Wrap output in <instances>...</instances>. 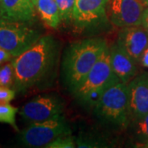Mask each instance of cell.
Segmentation results:
<instances>
[{
    "instance_id": "23",
    "label": "cell",
    "mask_w": 148,
    "mask_h": 148,
    "mask_svg": "<svg viewBox=\"0 0 148 148\" xmlns=\"http://www.w3.org/2000/svg\"><path fill=\"white\" fill-rule=\"evenodd\" d=\"M140 63L142 64V65H143V67L147 68L148 69V47L144 50L143 55H142V57H141Z\"/></svg>"
},
{
    "instance_id": "24",
    "label": "cell",
    "mask_w": 148,
    "mask_h": 148,
    "mask_svg": "<svg viewBox=\"0 0 148 148\" xmlns=\"http://www.w3.org/2000/svg\"><path fill=\"white\" fill-rule=\"evenodd\" d=\"M142 2L144 3V5L146 6V7H148V0H142Z\"/></svg>"
},
{
    "instance_id": "12",
    "label": "cell",
    "mask_w": 148,
    "mask_h": 148,
    "mask_svg": "<svg viewBox=\"0 0 148 148\" xmlns=\"http://www.w3.org/2000/svg\"><path fill=\"white\" fill-rule=\"evenodd\" d=\"M0 16L30 24L37 21L36 6L32 0H0Z\"/></svg>"
},
{
    "instance_id": "7",
    "label": "cell",
    "mask_w": 148,
    "mask_h": 148,
    "mask_svg": "<svg viewBox=\"0 0 148 148\" xmlns=\"http://www.w3.org/2000/svg\"><path fill=\"white\" fill-rule=\"evenodd\" d=\"M109 0H76L73 23L78 32H91L105 27L109 21Z\"/></svg>"
},
{
    "instance_id": "2",
    "label": "cell",
    "mask_w": 148,
    "mask_h": 148,
    "mask_svg": "<svg viewBox=\"0 0 148 148\" xmlns=\"http://www.w3.org/2000/svg\"><path fill=\"white\" fill-rule=\"evenodd\" d=\"M108 48L100 37L88 38L70 45L62 61V73L65 86L73 94L83 82L102 53Z\"/></svg>"
},
{
    "instance_id": "25",
    "label": "cell",
    "mask_w": 148,
    "mask_h": 148,
    "mask_svg": "<svg viewBox=\"0 0 148 148\" xmlns=\"http://www.w3.org/2000/svg\"><path fill=\"white\" fill-rule=\"evenodd\" d=\"M32 3H34V4H35V6L36 5L37 1H38V0H32Z\"/></svg>"
},
{
    "instance_id": "18",
    "label": "cell",
    "mask_w": 148,
    "mask_h": 148,
    "mask_svg": "<svg viewBox=\"0 0 148 148\" xmlns=\"http://www.w3.org/2000/svg\"><path fill=\"white\" fill-rule=\"evenodd\" d=\"M133 132L141 141L148 142V114L133 119Z\"/></svg>"
},
{
    "instance_id": "4",
    "label": "cell",
    "mask_w": 148,
    "mask_h": 148,
    "mask_svg": "<svg viewBox=\"0 0 148 148\" xmlns=\"http://www.w3.org/2000/svg\"><path fill=\"white\" fill-rule=\"evenodd\" d=\"M119 81L111 67L110 49L108 47L83 82L74 92V97L82 106L94 109L102 94L110 86Z\"/></svg>"
},
{
    "instance_id": "8",
    "label": "cell",
    "mask_w": 148,
    "mask_h": 148,
    "mask_svg": "<svg viewBox=\"0 0 148 148\" xmlns=\"http://www.w3.org/2000/svg\"><path fill=\"white\" fill-rule=\"evenodd\" d=\"M64 102L53 95H39L22 106L19 114L30 123L51 119L63 115Z\"/></svg>"
},
{
    "instance_id": "6",
    "label": "cell",
    "mask_w": 148,
    "mask_h": 148,
    "mask_svg": "<svg viewBox=\"0 0 148 148\" xmlns=\"http://www.w3.org/2000/svg\"><path fill=\"white\" fill-rule=\"evenodd\" d=\"M72 134V130L64 115L45 121L32 123L19 131L18 141L27 147H45L56 138Z\"/></svg>"
},
{
    "instance_id": "9",
    "label": "cell",
    "mask_w": 148,
    "mask_h": 148,
    "mask_svg": "<svg viewBox=\"0 0 148 148\" xmlns=\"http://www.w3.org/2000/svg\"><path fill=\"white\" fill-rule=\"evenodd\" d=\"M145 9L142 0H109L107 13L114 26L123 28L142 26Z\"/></svg>"
},
{
    "instance_id": "22",
    "label": "cell",
    "mask_w": 148,
    "mask_h": 148,
    "mask_svg": "<svg viewBox=\"0 0 148 148\" xmlns=\"http://www.w3.org/2000/svg\"><path fill=\"white\" fill-rule=\"evenodd\" d=\"M142 27L148 33V7L146 8V9L143 12V21H142Z\"/></svg>"
},
{
    "instance_id": "11",
    "label": "cell",
    "mask_w": 148,
    "mask_h": 148,
    "mask_svg": "<svg viewBox=\"0 0 148 148\" xmlns=\"http://www.w3.org/2000/svg\"><path fill=\"white\" fill-rule=\"evenodd\" d=\"M137 63L148 47V33L142 26L122 28L116 41Z\"/></svg>"
},
{
    "instance_id": "5",
    "label": "cell",
    "mask_w": 148,
    "mask_h": 148,
    "mask_svg": "<svg viewBox=\"0 0 148 148\" xmlns=\"http://www.w3.org/2000/svg\"><path fill=\"white\" fill-rule=\"evenodd\" d=\"M40 37L41 33L34 27V24L0 16V47L12 57H16L32 47Z\"/></svg>"
},
{
    "instance_id": "16",
    "label": "cell",
    "mask_w": 148,
    "mask_h": 148,
    "mask_svg": "<svg viewBox=\"0 0 148 148\" xmlns=\"http://www.w3.org/2000/svg\"><path fill=\"white\" fill-rule=\"evenodd\" d=\"M18 109L13 107L10 104H0V123H4L11 125L16 131L19 129L16 123V114Z\"/></svg>"
},
{
    "instance_id": "21",
    "label": "cell",
    "mask_w": 148,
    "mask_h": 148,
    "mask_svg": "<svg viewBox=\"0 0 148 148\" xmlns=\"http://www.w3.org/2000/svg\"><path fill=\"white\" fill-rule=\"evenodd\" d=\"M12 57V55L10 53H8L4 49L0 47V66L7 61L10 60Z\"/></svg>"
},
{
    "instance_id": "19",
    "label": "cell",
    "mask_w": 148,
    "mask_h": 148,
    "mask_svg": "<svg viewBox=\"0 0 148 148\" xmlns=\"http://www.w3.org/2000/svg\"><path fill=\"white\" fill-rule=\"evenodd\" d=\"M76 138L72 134H65L57 138L47 145V148H73L76 147Z\"/></svg>"
},
{
    "instance_id": "1",
    "label": "cell",
    "mask_w": 148,
    "mask_h": 148,
    "mask_svg": "<svg viewBox=\"0 0 148 148\" xmlns=\"http://www.w3.org/2000/svg\"><path fill=\"white\" fill-rule=\"evenodd\" d=\"M60 43L52 36H41L32 47L12 61L15 72L14 89L26 93L35 87L48 86L53 82L58 68Z\"/></svg>"
},
{
    "instance_id": "17",
    "label": "cell",
    "mask_w": 148,
    "mask_h": 148,
    "mask_svg": "<svg viewBox=\"0 0 148 148\" xmlns=\"http://www.w3.org/2000/svg\"><path fill=\"white\" fill-rule=\"evenodd\" d=\"M15 82V72L12 62L0 67V86L12 88Z\"/></svg>"
},
{
    "instance_id": "20",
    "label": "cell",
    "mask_w": 148,
    "mask_h": 148,
    "mask_svg": "<svg viewBox=\"0 0 148 148\" xmlns=\"http://www.w3.org/2000/svg\"><path fill=\"white\" fill-rule=\"evenodd\" d=\"M16 90L9 87L0 86V104H8L14 100Z\"/></svg>"
},
{
    "instance_id": "13",
    "label": "cell",
    "mask_w": 148,
    "mask_h": 148,
    "mask_svg": "<svg viewBox=\"0 0 148 148\" xmlns=\"http://www.w3.org/2000/svg\"><path fill=\"white\" fill-rule=\"evenodd\" d=\"M109 49L114 73L122 82L127 84L138 73L137 62L117 42Z\"/></svg>"
},
{
    "instance_id": "10",
    "label": "cell",
    "mask_w": 148,
    "mask_h": 148,
    "mask_svg": "<svg viewBox=\"0 0 148 148\" xmlns=\"http://www.w3.org/2000/svg\"><path fill=\"white\" fill-rule=\"evenodd\" d=\"M131 120L148 114V73H142L127 83Z\"/></svg>"
},
{
    "instance_id": "3",
    "label": "cell",
    "mask_w": 148,
    "mask_h": 148,
    "mask_svg": "<svg viewBox=\"0 0 148 148\" xmlns=\"http://www.w3.org/2000/svg\"><path fill=\"white\" fill-rule=\"evenodd\" d=\"M93 110L95 117L104 125L114 129L127 127L131 121L127 83L119 81L110 86Z\"/></svg>"
},
{
    "instance_id": "15",
    "label": "cell",
    "mask_w": 148,
    "mask_h": 148,
    "mask_svg": "<svg viewBox=\"0 0 148 148\" xmlns=\"http://www.w3.org/2000/svg\"><path fill=\"white\" fill-rule=\"evenodd\" d=\"M58 5L62 23L69 25L73 23L76 0H55Z\"/></svg>"
},
{
    "instance_id": "14",
    "label": "cell",
    "mask_w": 148,
    "mask_h": 148,
    "mask_svg": "<svg viewBox=\"0 0 148 148\" xmlns=\"http://www.w3.org/2000/svg\"><path fill=\"white\" fill-rule=\"evenodd\" d=\"M36 8L45 26L52 29H58L62 21L55 0H38Z\"/></svg>"
},
{
    "instance_id": "26",
    "label": "cell",
    "mask_w": 148,
    "mask_h": 148,
    "mask_svg": "<svg viewBox=\"0 0 148 148\" xmlns=\"http://www.w3.org/2000/svg\"><path fill=\"white\" fill-rule=\"evenodd\" d=\"M146 147H148V142L147 143V144H146Z\"/></svg>"
}]
</instances>
